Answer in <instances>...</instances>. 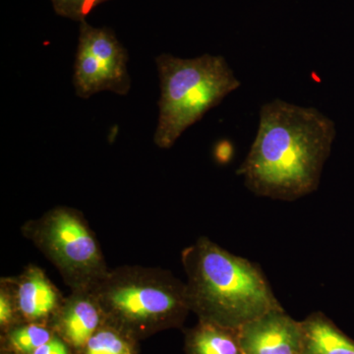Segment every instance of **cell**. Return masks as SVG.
<instances>
[{"label":"cell","mask_w":354,"mask_h":354,"mask_svg":"<svg viewBox=\"0 0 354 354\" xmlns=\"http://www.w3.org/2000/svg\"><path fill=\"white\" fill-rule=\"evenodd\" d=\"M335 135L334 121L318 109L274 100L261 108L256 138L236 174L257 196L295 201L318 189Z\"/></svg>","instance_id":"obj_1"},{"label":"cell","mask_w":354,"mask_h":354,"mask_svg":"<svg viewBox=\"0 0 354 354\" xmlns=\"http://www.w3.org/2000/svg\"><path fill=\"white\" fill-rule=\"evenodd\" d=\"M190 311L200 321L239 329L281 307L259 265L201 236L181 253Z\"/></svg>","instance_id":"obj_2"},{"label":"cell","mask_w":354,"mask_h":354,"mask_svg":"<svg viewBox=\"0 0 354 354\" xmlns=\"http://www.w3.org/2000/svg\"><path fill=\"white\" fill-rule=\"evenodd\" d=\"M106 323L130 337L183 324L190 311L186 283L169 270L125 265L93 288Z\"/></svg>","instance_id":"obj_3"},{"label":"cell","mask_w":354,"mask_h":354,"mask_svg":"<svg viewBox=\"0 0 354 354\" xmlns=\"http://www.w3.org/2000/svg\"><path fill=\"white\" fill-rule=\"evenodd\" d=\"M155 62L160 97L153 143L164 150L172 148L188 128L241 86L221 55L180 58L162 53Z\"/></svg>","instance_id":"obj_4"},{"label":"cell","mask_w":354,"mask_h":354,"mask_svg":"<svg viewBox=\"0 0 354 354\" xmlns=\"http://www.w3.org/2000/svg\"><path fill=\"white\" fill-rule=\"evenodd\" d=\"M21 234L55 266L71 291L92 290L109 271L97 235L79 209L55 207L26 221Z\"/></svg>","instance_id":"obj_5"},{"label":"cell","mask_w":354,"mask_h":354,"mask_svg":"<svg viewBox=\"0 0 354 354\" xmlns=\"http://www.w3.org/2000/svg\"><path fill=\"white\" fill-rule=\"evenodd\" d=\"M128 53L109 28L80 23L74 64L73 86L81 99L99 93L127 95L131 88L127 68Z\"/></svg>","instance_id":"obj_6"},{"label":"cell","mask_w":354,"mask_h":354,"mask_svg":"<svg viewBox=\"0 0 354 354\" xmlns=\"http://www.w3.org/2000/svg\"><path fill=\"white\" fill-rule=\"evenodd\" d=\"M239 337L243 354H300L304 330L281 306L244 324Z\"/></svg>","instance_id":"obj_7"},{"label":"cell","mask_w":354,"mask_h":354,"mask_svg":"<svg viewBox=\"0 0 354 354\" xmlns=\"http://www.w3.org/2000/svg\"><path fill=\"white\" fill-rule=\"evenodd\" d=\"M6 279L24 323L43 324L51 320L64 302L62 293L39 266H26L18 276Z\"/></svg>","instance_id":"obj_8"},{"label":"cell","mask_w":354,"mask_h":354,"mask_svg":"<svg viewBox=\"0 0 354 354\" xmlns=\"http://www.w3.org/2000/svg\"><path fill=\"white\" fill-rule=\"evenodd\" d=\"M51 321L57 329L55 335L80 351L106 324L104 312L91 290L71 291Z\"/></svg>","instance_id":"obj_9"},{"label":"cell","mask_w":354,"mask_h":354,"mask_svg":"<svg viewBox=\"0 0 354 354\" xmlns=\"http://www.w3.org/2000/svg\"><path fill=\"white\" fill-rule=\"evenodd\" d=\"M300 354H354V341L323 313L313 312L301 321Z\"/></svg>","instance_id":"obj_10"},{"label":"cell","mask_w":354,"mask_h":354,"mask_svg":"<svg viewBox=\"0 0 354 354\" xmlns=\"http://www.w3.org/2000/svg\"><path fill=\"white\" fill-rule=\"evenodd\" d=\"M186 351L187 354H243L239 329L203 321L188 333Z\"/></svg>","instance_id":"obj_11"},{"label":"cell","mask_w":354,"mask_h":354,"mask_svg":"<svg viewBox=\"0 0 354 354\" xmlns=\"http://www.w3.org/2000/svg\"><path fill=\"white\" fill-rule=\"evenodd\" d=\"M55 333L44 324H18L7 333V342L11 351L18 354H32L39 346L50 342Z\"/></svg>","instance_id":"obj_12"},{"label":"cell","mask_w":354,"mask_h":354,"mask_svg":"<svg viewBox=\"0 0 354 354\" xmlns=\"http://www.w3.org/2000/svg\"><path fill=\"white\" fill-rule=\"evenodd\" d=\"M83 354H134L130 337L109 324L95 333L82 351Z\"/></svg>","instance_id":"obj_13"},{"label":"cell","mask_w":354,"mask_h":354,"mask_svg":"<svg viewBox=\"0 0 354 354\" xmlns=\"http://www.w3.org/2000/svg\"><path fill=\"white\" fill-rule=\"evenodd\" d=\"M111 0H50L57 15L76 22H83L88 14L104 2Z\"/></svg>","instance_id":"obj_14"},{"label":"cell","mask_w":354,"mask_h":354,"mask_svg":"<svg viewBox=\"0 0 354 354\" xmlns=\"http://www.w3.org/2000/svg\"><path fill=\"white\" fill-rule=\"evenodd\" d=\"M22 321L18 311L17 304L10 283L6 278L0 279V326L1 328H11Z\"/></svg>","instance_id":"obj_15"},{"label":"cell","mask_w":354,"mask_h":354,"mask_svg":"<svg viewBox=\"0 0 354 354\" xmlns=\"http://www.w3.org/2000/svg\"><path fill=\"white\" fill-rule=\"evenodd\" d=\"M32 354H70L68 344L57 335L50 342L39 346Z\"/></svg>","instance_id":"obj_16"},{"label":"cell","mask_w":354,"mask_h":354,"mask_svg":"<svg viewBox=\"0 0 354 354\" xmlns=\"http://www.w3.org/2000/svg\"><path fill=\"white\" fill-rule=\"evenodd\" d=\"M232 147L227 140L218 142L215 148V158L220 162H225L232 155Z\"/></svg>","instance_id":"obj_17"}]
</instances>
